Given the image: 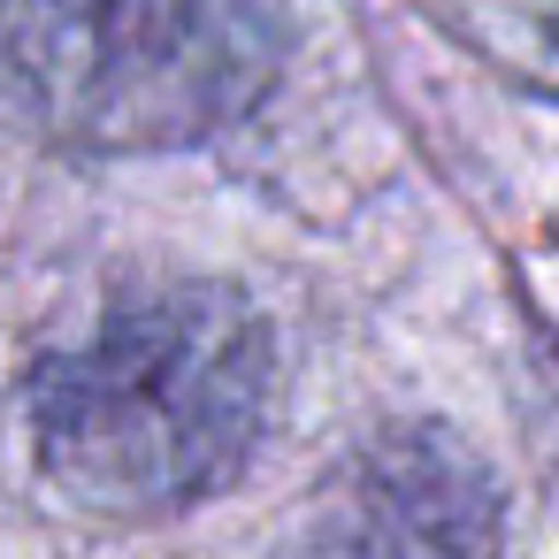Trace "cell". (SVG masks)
Listing matches in <instances>:
<instances>
[{
	"mask_svg": "<svg viewBox=\"0 0 559 559\" xmlns=\"http://www.w3.org/2000/svg\"><path fill=\"white\" fill-rule=\"evenodd\" d=\"M276 406L269 322L223 284L116 299L32 368L24 414L47 483L116 521L185 513L238 483Z\"/></svg>",
	"mask_w": 559,
	"mask_h": 559,
	"instance_id": "obj_1",
	"label": "cell"
},
{
	"mask_svg": "<svg viewBox=\"0 0 559 559\" xmlns=\"http://www.w3.org/2000/svg\"><path fill=\"white\" fill-rule=\"evenodd\" d=\"M284 47V0H0L24 108L78 154H177L246 123Z\"/></svg>",
	"mask_w": 559,
	"mask_h": 559,
	"instance_id": "obj_2",
	"label": "cell"
},
{
	"mask_svg": "<svg viewBox=\"0 0 559 559\" xmlns=\"http://www.w3.org/2000/svg\"><path fill=\"white\" fill-rule=\"evenodd\" d=\"M490 467L437 421L368 437L314 498L292 559H498Z\"/></svg>",
	"mask_w": 559,
	"mask_h": 559,
	"instance_id": "obj_3",
	"label": "cell"
}]
</instances>
